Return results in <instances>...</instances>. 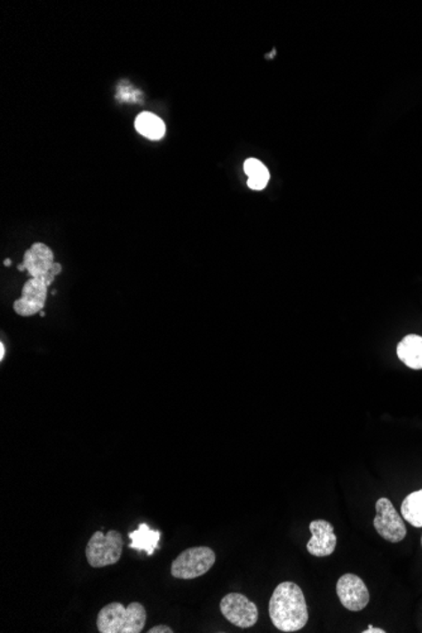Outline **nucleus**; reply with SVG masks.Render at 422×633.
Instances as JSON below:
<instances>
[{"label": "nucleus", "mask_w": 422, "mask_h": 633, "mask_svg": "<svg viewBox=\"0 0 422 633\" xmlns=\"http://www.w3.org/2000/svg\"><path fill=\"white\" fill-rule=\"evenodd\" d=\"M310 531L313 537L307 542L309 554L316 558L330 557L337 548V536L333 525L325 519H316L311 522Z\"/></svg>", "instance_id": "obj_10"}, {"label": "nucleus", "mask_w": 422, "mask_h": 633, "mask_svg": "<svg viewBox=\"0 0 422 633\" xmlns=\"http://www.w3.org/2000/svg\"><path fill=\"white\" fill-rule=\"evenodd\" d=\"M23 265L32 279L44 281L49 288L62 271V265L53 261L51 248L44 243H35L27 250Z\"/></svg>", "instance_id": "obj_5"}, {"label": "nucleus", "mask_w": 422, "mask_h": 633, "mask_svg": "<svg viewBox=\"0 0 422 633\" xmlns=\"http://www.w3.org/2000/svg\"><path fill=\"white\" fill-rule=\"evenodd\" d=\"M147 622L145 605L131 602L128 607L113 602L99 611L97 626L100 633H140Z\"/></svg>", "instance_id": "obj_2"}, {"label": "nucleus", "mask_w": 422, "mask_h": 633, "mask_svg": "<svg viewBox=\"0 0 422 633\" xmlns=\"http://www.w3.org/2000/svg\"><path fill=\"white\" fill-rule=\"evenodd\" d=\"M421 546H422V536H421Z\"/></svg>", "instance_id": "obj_22"}, {"label": "nucleus", "mask_w": 422, "mask_h": 633, "mask_svg": "<svg viewBox=\"0 0 422 633\" xmlns=\"http://www.w3.org/2000/svg\"><path fill=\"white\" fill-rule=\"evenodd\" d=\"M136 130L146 138L157 140L164 136L166 125H164L160 116L152 115V113L143 112L137 116Z\"/></svg>", "instance_id": "obj_13"}, {"label": "nucleus", "mask_w": 422, "mask_h": 633, "mask_svg": "<svg viewBox=\"0 0 422 633\" xmlns=\"http://www.w3.org/2000/svg\"><path fill=\"white\" fill-rule=\"evenodd\" d=\"M40 316H42V318H44V312H41V313H40Z\"/></svg>", "instance_id": "obj_21"}, {"label": "nucleus", "mask_w": 422, "mask_h": 633, "mask_svg": "<svg viewBox=\"0 0 422 633\" xmlns=\"http://www.w3.org/2000/svg\"><path fill=\"white\" fill-rule=\"evenodd\" d=\"M268 611L272 623L283 632L300 631L309 621L304 592L292 582L277 585L269 599Z\"/></svg>", "instance_id": "obj_1"}, {"label": "nucleus", "mask_w": 422, "mask_h": 633, "mask_svg": "<svg viewBox=\"0 0 422 633\" xmlns=\"http://www.w3.org/2000/svg\"><path fill=\"white\" fill-rule=\"evenodd\" d=\"M337 594L341 605L352 612L363 611L370 599L366 583L355 574L340 576L337 583Z\"/></svg>", "instance_id": "obj_8"}, {"label": "nucleus", "mask_w": 422, "mask_h": 633, "mask_svg": "<svg viewBox=\"0 0 422 633\" xmlns=\"http://www.w3.org/2000/svg\"><path fill=\"white\" fill-rule=\"evenodd\" d=\"M5 355V346L3 343H0V360H4Z\"/></svg>", "instance_id": "obj_19"}, {"label": "nucleus", "mask_w": 422, "mask_h": 633, "mask_svg": "<svg viewBox=\"0 0 422 633\" xmlns=\"http://www.w3.org/2000/svg\"><path fill=\"white\" fill-rule=\"evenodd\" d=\"M131 542L130 548L137 551H146L147 555L154 554L160 543L161 531L151 530L148 525L142 524L136 531L130 533Z\"/></svg>", "instance_id": "obj_12"}, {"label": "nucleus", "mask_w": 422, "mask_h": 633, "mask_svg": "<svg viewBox=\"0 0 422 633\" xmlns=\"http://www.w3.org/2000/svg\"><path fill=\"white\" fill-rule=\"evenodd\" d=\"M244 172L248 176V186L252 190H263L267 186L269 172L267 167L256 158H248L244 162Z\"/></svg>", "instance_id": "obj_14"}, {"label": "nucleus", "mask_w": 422, "mask_h": 633, "mask_svg": "<svg viewBox=\"0 0 422 633\" xmlns=\"http://www.w3.org/2000/svg\"><path fill=\"white\" fill-rule=\"evenodd\" d=\"M49 286L44 281L38 279L28 280L22 289V297L14 301V312L23 318L36 315L44 312V304L47 300Z\"/></svg>", "instance_id": "obj_9"}, {"label": "nucleus", "mask_w": 422, "mask_h": 633, "mask_svg": "<svg viewBox=\"0 0 422 633\" xmlns=\"http://www.w3.org/2000/svg\"><path fill=\"white\" fill-rule=\"evenodd\" d=\"M220 611L232 625L239 629H251L259 621V608L256 603L244 594L229 593L220 600Z\"/></svg>", "instance_id": "obj_7"}, {"label": "nucleus", "mask_w": 422, "mask_h": 633, "mask_svg": "<svg viewBox=\"0 0 422 633\" xmlns=\"http://www.w3.org/2000/svg\"><path fill=\"white\" fill-rule=\"evenodd\" d=\"M385 629H376V627L370 626V629L363 631V633H385Z\"/></svg>", "instance_id": "obj_18"}, {"label": "nucleus", "mask_w": 422, "mask_h": 633, "mask_svg": "<svg viewBox=\"0 0 422 633\" xmlns=\"http://www.w3.org/2000/svg\"><path fill=\"white\" fill-rule=\"evenodd\" d=\"M123 536L119 531L110 530L104 534L101 531H97L90 537L86 545V559L90 566L104 567L114 566L122 558Z\"/></svg>", "instance_id": "obj_3"}, {"label": "nucleus", "mask_w": 422, "mask_h": 633, "mask_svg": "<svg viewBox=\"0 0 422 633\" xmlns=\"http://www.w3.org/2000/svg\"><path fill=\"white\" fill-rule=\"evenodd\" d=\"M376 510L373 525L379 536L392 543L402 542L407 534L405 521L392 502L388 498H379L376 503Z\"/></svg>", "instance_id": "obj_6"}, {"label": "nucleus", "mask_w": 422, "mask_h": 633, "mask_svg": "<svg viewBox=\"0 0 422 633\" xmlns=\"http://www.w3.org/2000/svg\"><path fill=\"white\" fill-rule=\"evenodd\" d=\"M397 355L409 368L422 369V336L410 334L403 337L398 343Z\"/></svg>", "instance_id": "obj_11"}, {"label": "nucleus", "mask_w": 422, "mask_h": 633, "mask_svg": "<svg viewBox=\"0 0 422 633\" xmlns=\"http://www.w3.org/2000/svg\"><path fill=\"white\" fill-rule=\"evenodd\" d=\"M403 519L414 527H422V489L407 495L401 504Z\"/></svg>", "instance_id": "obj_15"}, {"label": "nucleus", "mask_w": 422, "mask_h": 633, "mask_svg": "<svg viewBox=\"0 0 422 633\" xmlns=\"http://www.w3.org/2000/svg\"><path fill=\"white\" fill-rule=\"evenodd\" d=\"M217 555L211 548L197 546L187 549L173 560L171 566V574L181 581H191L206 574L214 566Z\"/></svg>", "instance_id": "obj_4"}, {"label": "nucleus", "mask_w": 422, "mask_h": 633, "mask_svg": "<svg viewBox=\"0 0 422 633\" xmlns=\"http://www.w3.org/2000/svg\"><path fill=\"white\" fill-rule=\"evenodd\" d=\"M12 265L11 259H5V261H4L5 267H9V265Z\"/></svg>", "instance_id": "obj_20"}, {"label": "nucleus", "mask_w": 422, "mask_h": 633, "mask_svg": "<svg viewBox=\"0 0 422 633\" xmlns=\"http://www.w3.org/2000/svg\"><path fill=\"white\" fill-rule=\"evenodd\" d=\"M173 629H171V627L166 626V625H158L152 627L151 629H149L148 633H172Z\"/></svg>", "instance_id": "obj_17"}, {"label": "nucleus", "mask_w": 422, "mask_h": 633, "mask_svg": "<svg viewBox=\"0 0 422 633\" xmlns=\"http://www.w3.org/2000/svg\"><path fill=\"white\" fill-rule=\"evenodd\" d=\"M118 99L122 101H139L140 92L131 86H121L118 88Z\"/></svg>", "instance_id": "obj_16"}]
</instances>
